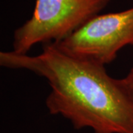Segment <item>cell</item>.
<instances>
[{
	"mask_svg": "<svg viewBox=\"0 0 133 133\" xmlns=\"http://www.w3.org/2000/svg\"><path fill=\"white\" fill-rule=\"evenodd\" d=\"M3 67L34 72L48 81L49 112L68 120L77 130L133 133V97L105 66L71 56L54 44L36 56L0 52Z\"/></svg>",
	"mask_w": 133,
	"mask_h": 133,
	"instance_id": "6da1fadb",
	"label": "cell"
},
{
	"mask_svg": "<svg viewBox=\"0 0 133 133\" xmlns=\"http://www.w3.org/2000/svg\"><path fill=\"white\" fill-rule=\"evenodd\" d=\"M111 0H36L33 15L16 29L13 50L28 54L38 44L58 43L76 32Z\"/></svg>",
	"mask_w": 133,
	"mask_h": 133,
	"instance_id": "7a4b0ae2",
	"label": "cell"
},
{
	"mask_svg": "<svg viewBox=\"0 0 133 133\" xmlns=\"http://www.w3.org/2000/svg\"><path fill=\"white\" fill-rule=\"evenodd\" d=\"M52 44L71 56L106 66L121 49L133 45V8L97 15L64 40Z\"/></svg>",
	"mask_w": 133,
	"mask_h": 133,
	"instance_id": "3957f363",
	"label": "cell"
},
{
	"mask_svg": "<svg viewBox=\"0 0 133 133\" xmlns=\"http://www.w3.org/2000/svg\"><path fill=\"white\" fill-rule=\"evenodd\" d=\"M121 80L124 87L133 97V66L130 69L127 75L123 78H121Z\"/></svg>",
	"mask_w": 133,
	"mask_h": 133,
	"instance_id": "277c9868",
	"label": "cell"
}]
</instances>
